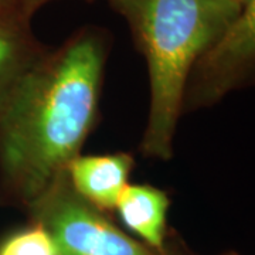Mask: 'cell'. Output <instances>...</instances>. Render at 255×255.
I'll list each match as a JSON object with an SVG mask.
<instances>
[{
	"instance_id": "52a82bcc",
	"label": "cell",
	"mask_w": 255,
	"mask_h": 255,
	"mask_svg": "<svg viewBox=\"0 0 255 255\" xmlns=\"http://www.w3.org/2000/svg\"><path fill=\"white\" fill-rule=\"evenodd\" d=\"M167 193L150 184H128L119 194L115 211L140 241L160 255H166Z\"/></svg>"
},
{
	"instance_id": "7c38bea8",
	"label": "cell",
	"mask_w": 255,
	"mask_h": 255,
	"mask_svg": "<svg viewBox=\"0 0 255 255\" xmlns=\"http://www.w3.org/2000/svg\"><path fill=\"white\" fill-rule=\"evenodd\" d=\"M233 1H237V3H240V4H241V6L244 7V6H246V4L248 3V1H250V0H233Z\"/></svg>"
},
{
	"instance_id": "3957f363",
	"label": "cell",
	"mask_w": 255,
	"mask_h": 255,
	"mask_svg": "<svg viewBox=\"0 0 255 255\" xmlns=\"http://www.w3.org/2000/svg\"><path fill=\"white\" fill-rule=\"evenodd\" d=\"M27 211L31 223L46 230L58 255H160L129 237L104 210L81 197L67 172Z\"/></svg>"
},
{
	"instance_id": "8992f818",
	"label": "cell",
	"mask_w": 255,
	"mask_h": 255,
	"mask_svg": "<svg viewBox=\"0 0 255 255\" xmlns=\"http://www.w3.org/2000/svg\"><path fill=\"white\" fill-rule=\"evenodd\" d=\"M133 156L127 152L80 155L68 166V179L75 191L104 211L115 210L119 194L129 184Z\"/></svg>"
},
{
	"instance_id": "8fae6325",
	"label": "cell",
	"mask_w": 255,
	"mask_h": 255,
	"mask_svg": "<svg viewBox=\"0 0 255 255\" xmlns=\"http://www.w3.org/2000/svg\"><path fill=\"white\" fill-rule=\"evenodd\" d=\"M187 255H196V254H193V253H190V251H187ZM219 255H240V254L236 253V251H226V253H223V254H219Z\"/></svg>"
},
{
	"instance_id": "9c48e42d",
	"label": "cell",
	"mask_w": 255,
	"mask_h": 255,
	"mask_svg": "<svg viewBox=\"0 0 255 255\" xmlns=\"http://www.w3.org/2000/svg\"><path fill=\"white\" fill-rule=\"evenodd\" d=\"M187 248L177 237L169 236L166 238V254L167 255H187Z\"/></svg>"
},
{
	"instance_id": "5b68a950",
	"label": "cell",
	"mask_w": 255,
	"mask_h": 255,
	"mask_svg": "<svg viewBox=\"0 0 255 255\" xmlns=\"http://www.w3.org/2000/svg\"><path fill=\"white\" fill-rule=\"evenodd\" d=\"M16 0H0V108L50 50L37 40Z\"/></svg>"
},
{
	"instance_id": "7a4b0ae2",
	"label": "cell",
	"mask_w": 255,
	"mask_h": 255,
	"mask_svg": "<svg viewBox=\"0 0 255 255\" xmlns=\"http://www.w3.org/2000/svg\"><path fill=\"white\" fill-rule=\"evenodd\" d=\"M143 54L149 110L140 153L170 160L194 65L219 41L243 6L233 0H110Z\"/></svg>"
},
{
	"instance_id": "6da1fadb",
	"label": "cell",
	"mask_w": 255,
	"mask_h": 255,
	"mask_svg": "<svg viewBox=\"0 0 255 255\" xmlns=\"http://www.w3.org/2000/svg\"><path fill=\"white\" fill-rule=\"evenodd\" d=\"M110 53L102 28L85 26L51 48L0 108V183L26 210L68 170L97 124Z\"/></svg>"
},
{
	"instance_id": "277c9868",
	"label": "cell",
	"mask_w": 255,
	"mask_h": 255,
	"mask_svg": "<svg viewBox=\"0 0 255 255\" xmlns=\"http://www.w3.org/2000/svg\"><path fill=\"white\" fill-rule=\"evenodd\" d=\"M255 87V0L194 65L186 85L183 114L214 107L227 95Z\"/></svg>"
},
{
	"instance_id": "30bf717a",
	"label": "cell",
	"mask_w": 255,
	"mask_h": 255,
	"mask_svg": "<svg viewBox=\"0 0 255 255\" xmlns=\"http://www.w3.org/2000/svg\"><path fill=\"white\" fill-rule=\"evenodd\" d=\"M48 1H53V0H16L18 7L23 10L28 17H31L37 10L43 7Z\"/></svg>"
},
{
	"instance_id": "ba28073f",
	"label": "cell",
	"mask_w": 255,
	"mask_h": 255,
	"mask_svg": "<svg viewBox=\"0 0 255 255\" xmlns=\"http://www.w3.org/2000/svg\"><path fill=\"white\" fill-rule=\"evenodd\" d=\"M0 255H58L50 236L41 226H31L14 233L0 244Z\"/></svg>"
}]
</instances>
